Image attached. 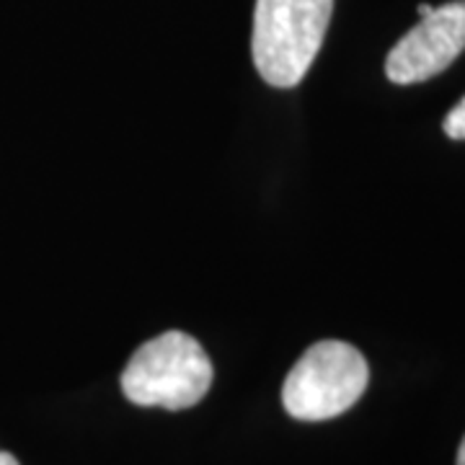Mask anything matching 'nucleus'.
Returning a JSON list of instances; mask_svg holds the SVG:
<instances>
[{"instance_id": "nucleus-1", "label": "nucleus", "mask_w": 465, "mask_h": 465, "mask_svg": "<svg viewBox=\"0 0 465 465\" xmlns=\"http://www.w3.org/2000/svg\"><path fill=\"white\" fill-rule=\"evenodd\" d=\"M333 0H256L251 57L264 84L298 85L321 52Z\"/></svg>"}, {"instance_id": "nucleus-2", "label": "nucleus", "mask_w": 465, "mask_h": 465, "mask_svg": "<svg viewBox=\"0 0 465 465\" xmlns=\"http://www.w3.org/2000/svg\"><path fill=\"white\" fill-rule=\"evenodd\" d=\"M213 375V362L194 336L166 331L130 357L122 372V393L134 406L182 411L207 396Z\"/></svg>"}, {"instance_id": "nucleus-3", "label": "nucleus", "mask_w": 465, "mask_h": 465, "mask_svg": "<svg viewBox=\"0 0 465 465\" xmlns=\"http://www.w3.org/2000/svg\"><path fill=\"white\" fill-rule=\"evenodd\" d=\"M370 381L362 351L326 339L300 357L282 385L284 411L300 421H326L349 411Z\"/></svg>"}, {"instance_id": "nucleus-4", "label": "nucleus", "mask_w": 465, "mask_h": 465, "mask_svg": "<svg viewBox=\"0 0 465 465\" xmlns=\"http://www.w3.org/2000/svg\"><path fill=\"white\" fill-rule=\"evenodd\" d=\"M465 50V0L432 8L396 47L388 52L385 75L391 84L411 85L430 81L450 67Z\"/></svg>"}, {"instance_id": "nucleus-5", "label": "nucleus", "mask_w": 465, "mask_h": 465, "mask_svg": "<svg viewBox=\"0 0 465 465\" xmlns=\"http://www.w3.org/2000/svg\"><path fill=\"white\" fill-rule=\"evenodd\" d=\"M442 130L452 140H465V96L450 109V114L442 122Z\"/></svg>"}, {"instance_id": "nucleus-6", "label": "nucleus", "mask_w": 465, "mask_h": 465, "mask_svg": "<svg viewBox=\"0 0 465 465\" xmlns=\"http://www.w3.org/2000/svg\"><path fill=\"white\" fill-rule=\"evenodd\" d=\"M0 465H18V460L11 452H3V450H0Z\"/></svg>"}, {"instance_id": "nucleus-7", "label": "nucleus", "mask_w": 465, "mask_h": 465, "mask_svg": "<svg viewBox=\"0 0 465 465\" xmlns=\"http://www.w3.org/2000/svg\"><path fill=\"white\" fill-rule=\"evenodd\" d=\"M458 465H465V437L460 442V450H458Z\"/></svg>"}]
</instances>
